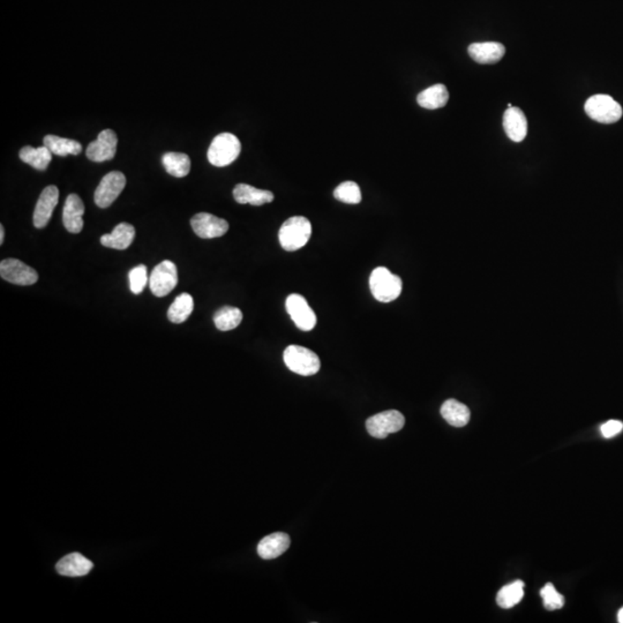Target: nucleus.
I'll list each match as a JSON object with an SVG mask.
<instances>
[{
    "label": "nucleus",
    "instance_id": "20e7f679",
    "mask_svg": "<svg viewBox=\"0 0 623 623\" xmlns=\"http://www.w3.org/2000/svg\"><path fill=\"white\" fill-rule=\"evenodd\" d=\"M283 359L288 370L303 377H310L320 370V358L304 346H290L285 349Z\"/></svg>",
    "mask_w": 623,
    "mask_h": 623
},
{
    "label": "nucleus",
    "instance_id": "423d86ee",
    "mask_svg": "<svg viewBox=\"0 0 623 623\" xmlns=\"http://www.w3.org/2000/svg\"><path fill=\"white\" fill-rule=\"evenodd\" d=\"M405 425V418L396 410L374 414L366 421V428L373 438L385 439L392 433L399 432Z\"/></svg>",
    "mask_w": 623,
    "mask_h": 623
},
{
    "label": "nucleus",
    "instance_id": "f8f14e48",
    "mask_svg": "<svg viewBox=\"0 0 623 623\" xmlns=\"http://www.w3.org/2000/svg\"><path fill=\"white\" fill-rule=\"evenodd\" d=\"M191 225L196 235L203 239L218 238L229 230L228 222L208 213H200L193 216Z\"/></svg>",
    "mask_w": 623,
    "mask_h": 623
},
{
    "label": "nucleus",
    "instance_id": "7c9ffc66",
    "mask_svg": "<svg viewBox=\"0 0 623 623\" xmlns=\"http://www.w3.org/2000/svg\"><path fill=\"white\" fill-rule=\"evenodd\" d=\"M129 288L134 295H139L142 293L143 288H146L148 283V274H147V267L143 264H140L138 267L133 268L129 271Z\"/></svg>",
    "mask_w": 623,
    "mask_h": 623
},
{
    "label": "nucleus",
    "instance_id": "dca6fc26",
    "mask_svg": "<svg viewBox=\"0 0 623 623\" xmlns=\"http://www.w3.org/2000/svg\"><path fill=\"white\" fill-rule=\"evenodd\" d=\"M470 57L478 64H495L503 59L506 54V47L498 42H484L471 44L467 47Z\"/></svg>",
    "mask_w": 623,
    "mask_h": 623
},
{
    "label": "nucleus",
    "instance_id": "a878e982",
    "mask_svg": "<svg viewBox=\"0 0 623 623\" xmlns=\"http://www.w3.org/2000/svg\"><path fill=\"white\" fill-rule=\"evenodd\" d=\"M193 308H194L193 297L189 293H182L180 296L176 298L175 302L169 308V320L173 324H182L191 317Z\"/></svg>",
    "mask_w": 623,
    "mask_h": 623
},
{
    "label": "nucleus",
    "instance_id": "412c9836",
    "mask_svg": "<svg viewBox=\"0 0 623 623\" xmlns=\"http://www.w3.org/2000/svg\"><path fill=\"white\" fill-rule=\"evenodd\" d=\"M441 414L443 419L454 427H463L471 418L469 408L456 399H448L442 404Z\"/></svg>",
    "mask_w": 623,
    "mask_h": 623
},
{
    "label": "nucleus",
    "instance_id": "4468645a",
    "mask_svg": "<svg viewBox=\"0 0 623 623\" xmlns=\"http://www.w3.org/2000/svg\"><path fill=\"white\" fill-rule=\"evenodd\" d=\"M503 129L514 142H522L527 134V120L520 107H511L503 114Z\"/></svg>",
    "mask_w": 623,
    "mask_h": 623
},
{
    "label": "nucleus",
    "instance_id": "f257e3e1",
    "mask_svg": "<svg viewBox=\"0 0 623 623\" xmlns=\"http://www.w3.org/2000/svg\"><path fill=\"white\" fill-rule=\"evenodd\" d=\"M312 235V224L304 216H293L282 225L278 233L281 246L288 252H295L306 245Z\"/></svg>",
    "mask_w": 623,
    "mask_h": 623
},
{
    "label": "nucleus",
    "instance_id": "c85d7f7f",
    "mask_svg": "<svg viewBox=\"0 0 623 623\" xmlns=\"http://www.w3.org/2000/svg\"><path fill=\"white\" fill-rule=\"evenodd\" d=\"M335 199L341 202L349 203V204H358L361 201V192L357 182H344L336 187L334 191Z\"/></svg>",
    "mask_w": 623,
    "mask_h": 623
},
{
    "label": "nucleus",
    "instance_id": "9d476101",
    "mask_svg": "<svg viewBox=\"0 0 623 623\" xmlns=\"http://www.w3.org/2000/svg\"><path fill=\"white\" fill-rule=\"evenodd\" d=\"M0 276L17 285H32L39 281V274L18 259H5L0 264Z\"/></svg>",
    "mask_w": 623,
    "mask_h": 623
},
{
    "label": "nucleus",
    "instance_id": "7ed1b4c3",
    "mask_svg": "<svg viewBox=\"0 0 623 623\" xmlns=\"http://www.w3.org/2000/svg\"><path fill=\"white\" fill-rule=\"evenodd\" d=\"M242 151V143L232 133H221L215 136L208 149V160L214 167L223 168L233 163Z\"/></svg>",
    "mask_w": 623,
    "mask_h": 623
},
{
    "label": "nucleus",
    "instance_id": "9b49d317",
    "mask_svg": "<svg viewBox=\"0 0 623 623\" xmlns=\"http://www.w3.org/2000/svg\"><path fill=\"white\" fill-rule=\"evenodd\" d=\"M117 134L112 129H104L95 141L89 143L87 148V157L97 163L112 160L117 153Z\"/></svg>",
    "mask_w": 623,
    "mask_h": 623
},
{
    "label": "nucleus",
    "instance_id": "f3484780",
    "mask_svg": "<svg viewBox=\"0 0 623 623\" xmlns=\"http://www.w3.org/2000/svg\"><path fill=\"white\" fill-rule=\"evenodd\" d=\"M291 540L288 534L283 532L269 534L257 545V554L264 560L276 559L288 551Z\"/></svg>",
    "mask_w": 623,
    "mask_h": 623
},
{
    "label": "nucleus",
    "instance_id": "f03ea898",
    "mask_svg": "<svg viewBox=\"0 0 623 623\" xmlns=\"http://www.w3.org/2000/svg\"><path fill=\"white\" fill-rule=\"evenodd\" d=\"M402 279L385 267L375 268L370 277V293L381 303L397 299L402 293Z\"/></svg>",
    "mask_w": 623,
    "mask_h": 623
},
{
    "label": "nucleus",
    "instance_id": "5701e85b",
    "mask_svg": "<svg viewBox=\"0 0 623 623\" xmlns=\"http://www.w3.org/2000/svg\"><path fill=\"white\" fill-rule=\"evenodd\" d=\"M449 93L445 85H434L423 90L417 96V102L421 107L428 110H435L445 107L448 103Z\"/></svg>",
    "mask_w": 623,
    "mask_h": 623
},
{
    "label": "nucleus",
    "instance_id": "a211bd4d",
    "mask_svg": "<svg viewBox=\"0 0 623 623\" xmlns=\"http://www.w3.org/2000/svg\"><path fill=\"white\" fill-rule=\"evenodd\" d=\"M94 564L80 553H71L57 563L56 569L59 575L68 577H80L88 575Z\"/></svg>",
    "mask_w": 623,
    "mask_h": 623
},
{
    "label": "nucleus",
    "instance_id": "aec40b11",
    "mask_svg": "<svg viewBox=\"0 0 623 623\" xmlns=\"http://www.w3.org/2000/svg\"><path fill=\"white\" fill-rule=\"evenodd\" d=\"M134 238H136L134 226L129 223H120L114 229V231L111 233L101 237V244L109 249L123 251V249H129Z\"/></svg>",
    "mask_w": 623,
    "mask_h": 623
},
{
    "label": "nucleus",
    "instance_id": "72a5a7b5",
    "mask_svg": "<svg viewBox=\"0 0 623 623\" xmlns=\"http://www.w3.org/2000/svg\"><path fill=\"white\" fill-rule=\"evenodd\" d=\"M617 622L623 623V607L617 613Z\"/></svg>",
    "mask_w": 623,
    "mask_h": 623
},
{
    "label": "nucleus",
    "instance_id": "393cba45",
    "mask_svg": "<svg viewBox=\"0 0 623 623\" xmlns=\"http://www.w3.org/2000/svg\"><path fill=\"white\" fill-rule=\"evenodd\" d=\"M43 145L50 149L51 153L57 156L67 155H78L82 151L81 143L75 140L65 139L57 136H47L44 138Z\"/></svg>",
    "mask_w": 623,
    "mask_h": 623
},
{
    "label": "nucleus",
    "instance_id": "c756f323",
    "mask_svg": "<svg viewBox=\"0 0 623 623\" xmlns=\"http://www.w3.org/2000/svg\"><path fill=\"white\" fill-rule=\"evenodd\" d=\"M540 595H542L544 606L549 611L562 609L563 606H564V597L556 591V587L552 583H547L542 589Z\"/></svg>",
    "mask_w": 623,
    "mask_h": 623
},
{
    "label": "nucleus",
    "instance_id": "2f4dec72",
    "mask_svg": "<svg viewBox=\"0 0 623 623\" xmlns=\"http://www.w3.org/2000/svg\"><path fill=\"white\" fill-rule=\"evenodd\" d=\"M623 430V423L619 421H609L602 425L600 431L604 438L611 439L621 433Z\"/></svg>",
    "mask_w": 623,
    "mask_h": 623
},
{
    "label": "nucleus",
    "instance_id": "6ab92c4d",
    "mask_svg": "<svg viewBox=\"0 0 623 623\" xmlns=\"http://www.w3.org/2000/svg\"><path fill=\"white\" fill-rule=\"evenodd\" d=\"M233 198L240 204L264 206L274 201V194L267 189H257L247 184H238L233 189Z\"/></svg>",
    "mask_w": 623,
    "mask_h": 623
},
{
    "label": "nucleus",
    "instance_id": "bb28decb",
    "mask_svg": "<svg viewBox=\"0 0 623 623\" xmlns=\"http://www.w3.org/2000/svg\"><path fill=\"white\" fill-rule=\"evenodd\" d=\"M524 587L522 580H515L511 584L503 587L496 595L498 605L501 609H508L520 604L524 597Z\"/></svg>",
    "mask_w": 623,
    "mask_h": 623
},
{
    "label": "nucleus",
    "instance_id": "39448f33",
    "mask_svg": "<svg viewBox=\"0 0 623 623\" xmlns=\"http://www.w3.org/2000/svg\"><path fill=\"white\" fill-rule=\"evenodd\" d=\"M585 112L602 124H614L622 117V107L609 95H595L585 102Z\"/></svg>",
    "mask_w": 623,
    "mask_h": 623
},
{
    "label": "nucleus",
    "instance_id": "0eeeda50",
    "mask_svg": "<svg viewBox=\"0 0 623 623\" xmlns=\"http://www.w3.org/2000/svg\"><path fill=\"white\" fill-rule=\"evenodd\" d=\"M177 284H178V271L173 262L165 260L154 268L149 277V286L155 296H168Z\"/></svg>",
    "mask_w": 623,
    "mask_h": 623
},
{
    "label": "nucleus",
    "instance_id": "473e14b6",
    "mask_svg": "<svg viewBox=\"0 0 623 623\" xmlns=\"http://www.w3.org/2000/svg\"><path fill=\"white\" fill-rule=\"evenodd\" d=\"M5 239V229L3 225H0V244L3 245L4 244Z\"/></svg>",
    "mask_w": 623,
    "mask_h": 623
},
{
    "label": "nucleus",
    "instance_id": "ddd939ff",
    "mask_svg": "<svg viewBox=\"0 0 623 623\" xmlns=\"http://www.w3.org/2000/svg\"><path fill=\"white\" fill-rule=\"evenodd\" d=\"M58 200L59 191L57 186H47L41 193L34 211V225L36 228L43 229L47 226L54 214V208L58 204Z\"/></svg>",
    "mask_w": 623,
    "mask_h": 623
},
{
    "label": "nucleus",
    "instance_id": "4be33fe9",
    "mask_svg": "<svg viewBox=\"0 0 623 623\" xmlns=\"http://www.w3.org/2000/svg\"><path fill=\"white\" fill-rule=\"evenodd\" d=\"M19 156L23 163L29 164L30 167L39 171H45L52 160V153L44 145L39 148H32L30 146L23 147L20 150Z\"/></svg>",
    "mask_w": 623,
    "mask_h": 623
},
{
    "label": "nucleus",
    "instance_id": "6e6552de",
    "mask_svg": "<svg viewBox=\"0 0 623 623\" xmlns=\"http://www.w3.org/2000/svg\"><path fill=\"white\" fill-rule=\"evenodd\" d=\"M126 186V177L120 171H111L104 176L95 191V203L100 208H107L118 199Z\"/></svg>",
    "mask_w": 623,
    "mask_h": 623
},
{
    "label": "nucleus",
    "instance_id": "2eb2a0df",
    "mask_svg": "<svg viewBox=\"0 0 623 623\" xmlns=\"http://www.w3.org/2000/svg\"><path fill=\"white\" fill-rule=\"evenodd\" d=\"M83 214H85V204L82 202L81 198L76 194H70L65 201L64 211H63V223L68 232L71 233H80L83 229Z\"/></svg>",
    "mask_w": 623,
    "mask_h": 623
},
{
    "label": "nucleus",
    "instance_id": "cd10ccee",
    "mask_svg": "<svg viewBox=\"0 0 623 623\" xmlns=\"http://www.w3.org/2000/svg\"><path fill=\"white\" fill-rule=\"evenodd\" d=\"M242 321V310L237 307L224 306L215 313L214 324L218 330L229 331L238 327Z\"/></svg>",
    "mask_w": 623,
    "mask_h": 623
},
{
    "label": "nucleus",
    "instance_id": "b1692460",
    "mask_svg": "<svg viewBox=\"0 0 623 623\" xmlns=\"http://www.w3.org/2000/svg\"><path fill=\"white\" fill-rule=\"evenodd\" d=\"M162 163L169 175L173 176L176 178L186 177L191 171V160L186 154L175 151L164 154Z\"/></svg>",
    "mask_w": 623,
    "mask_h": 623
},
{
    "label": "nucleus",
    "instance_id": "1a4fd4ad",
    "mask_svg": "<svg viewBox=\"0 0 623 623\" xmlns=\"http://www.w3.org/2000/svg\"><path fill=\"white\" fill-rule=\"evenodd\" d=\"M285 307L288 315L291 317L297 328L300 330H312L317 324V315L313 310L308 306L307 300L300 295L293 293L286 298Z\"/></svg>",
    "mask_w": 623,
    "mask_h": 623
}]
</instances>
